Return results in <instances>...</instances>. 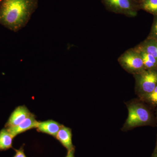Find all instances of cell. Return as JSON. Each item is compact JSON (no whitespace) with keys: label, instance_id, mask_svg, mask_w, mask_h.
I'll use <instances>...</instances> for the list:
<instances>
[{"label":"cell","instance_id":"obj_1","mask_svg":"<svg viewBox=\"0 0 157 157\" xmlns=\"http://www.w3.org/2000/svg\"><path fill=\"white\" fill-rule=\"evenodd\" d=\"M38 0H2L0 25L14 32L24 28L38 6Z\"/></svg>","mask_w":157,"mask_h":157},{"label":"cell","instance_id":"obj_2","mask_svg":"<svg viewBox=\"0 0 157 157\" xmlns=\"http://www.w3.org/2000/svg\"><path fill=\"white\" fill-rule=\"evenodd\" d=\"M128 116L121 130L127 132L137 127L157 125L154 110L138 98L126 102Z\"/></svg>","mask_w":157,"mask_h":157},{"label":"cell","instance_id":"obj_3","mask_svg":"<svg viewBox=\"0 0 157 157\" xmlns=\"http://www.w3.org/2000/svg\"><path fill=\"white\" fill-rule=\"evenodd\" d=\"M133 76L135 94L139 99L151 92L157 86V69L145 70Z\"/></svg>","mask_w":157,"mask_h":157},{"label":"cell","instance_id":"obj_4","mask_svg":"<svg viewBox=\"0 0 157 157\" xmlns=\"http://www.w3.org/2000/svg\"><path fill=\"white\" fill-rule=\"evenodd\" d=\"M118 61L124 70L133 75L145 70L142 59L135 48L125 52L119 57Z\"/></svg>","mask_w":157,"mask_h":157},{"label":"cell","instance_id":"obj_5","mask_svg":"<svg viewBox=\"0 0 157 157\" xmlns=\"http://www.w3.org/2000/svg\"><path fill=\"white\" fill-rule=\"evenodd\" d=\"M105 8L116 14H124L129 17L137 15L140 10L139 4L133 0H101Z\"/></svg>","mask_w":157,"mask_h":157},{"label":"cell","instance_id":"obj_6","mask_svg":"<svg viewBox=\"0 0 157 157\" xmlns=\"http://www.w3.org/2000/svg\"><path fill=\"white\" fill-rule=\"evenodd\" d=\"M31 114L32 113L25 105L18 106L11 113L5 127L6 128H9L16 126Z\"/></svg>","mask_w":157,"mask_h":157},{"label":"cell","instance_id":"obj_7","mask_svg":"<svg viewBox=\"0 0 157 157\" xmlns=\"http://www.w3.org/2000/svg\"><path fill=\"white\" fill-rule=\"evenodd\" d=\"M39 124V121H38L36 119L35 115L32 113L29 116L26 118L18 125L7 129L14 137L17 135L23 133L28 130L33 128H37Z\"/></svg>","mask_w":157,"mask_h":157},{"label":"cell","instance_id":"obj_8","mask_svg":"<svg viewBox=\"0 0 157 157\" xmlns=\"http://www.w3.org/2000/svg\"><path fill=\"white\" fill-rule=\"evenodd\" d=\"M55 137L68 151L74 149L72 142V130L70 128L62 125Z\"/></svg>","mask_w":157,"mask_h":157},{"label":"cell","instance_id":"obj_9","mask_svg":"<svg viewBox=\"0 0 157 157\" xmlns=\"http://www.w3.org/2000/svg\"><path fill=\"white\" fill-rule=\"evenodd\" d=\"M62 125V124L56 121L49 120L39 122L36 129L39 132L56 137Z\"/></svg>","mask_w":157,"mask_h":157},{"label":"cell","instance_id":"obj_10","mask_svg":"<svg viewBox=\"0 0 157 157\" xmlns=\"http://www.w3.org/2000/svg\"><path fill=\"white\" fill-rule=\"evenodd\" d=\"M135 48L138 52L142 59L145 70L157 69V60L154 57L144 51L137 45Z\"/></svg>","mask_w":157,"mask_h":157},{"label":"cell","instance_id":"obj_11","mask_svg":"<svg viewBox=\"0 0 157 157\" xmlns=\"http://www.w3.org/2000/svg\"><path fill=\"white\" fill-rule=\"evenodd\" d=\"M14 138L8 129H2L0 131V150H6L12 147Z\"/></svg>","mask_w":157,"mask_h":157},{"label":"cell","instance_id":"obj_12","mask_svg":"<svg viewBox=\"0 0 157 157\" xmlns=\"http://www.w3.org/2000/svg\"><path fill=\"white\" fill-rule=\"evenodd\" d=\"M137 46L157 60V40L147 38Z\"/></svg>","mask_w":157,"mask_h":157},{"label":"cell","instance_id":"obj_13","mask_svg":"<svg viewBox=\"0 0 157 157\" xmlns=\"http://www.w3.org/2000/svg\"><path fill=\"white\" fill-rule=\"evenodd\" d=\"M140 9L157 16V0H142L139 3Z\"/></svg>","mask_w":157,"mask_h":157},{"label":"cell","instance_id":"obj_14","mask_svg":"<svg viewBox=\"0 0 157 157\" xmlns=\"http://www.w3.org/2000/svg\"><path fill=\"white\" fill-rule=\"evenodd\" d=\"M139 99L155 111L157 107V86L151 92Z\"/></svg>","mask_w":157,"mask_h":157},{"label":"cell","instance_id":"obj_15","mask_svg":"<svg viewBox=\"0 0 157 157\" xmlns=\"http://www.w3.org/2000/svg\"><path fill=\"white\" fill-rule=\"evenodd\" d=\"M147 39L157 40V16H155L150 32Z\"/></svg>","mask_w":157,"mask_h":157},{"label":"cell","instance_id":"obj_16","mask_svg":"<svg viewBox=\"0 0 157 157\" xmlns=\"http://www.w3.org/2000/svg\"><path fill=\"white\" fill-rule=\"evenodd\" d=\"M15 152L16 153L13 157H27L22 147H21L19 149L15 150Z\"/></svg>","mask_w":157,"mask_h":157},{"label":"cell","instance_id":"obj_17","mask_svg":"<svg viewBox=\"0 0 157 157\" xmlns=\"http://www.w3.org/2000/svg\"><path fill=\"white\" fill-rule=\"evenodd\" d=\"M66 157H74V149L68 151Z\"/></svg>","mask_w":157,"mask_h":157},{"label":"cell","instance_id":"obj_18","mask_svg":"<svg viewBox=\"0 0 157 157\" xmlns=\"http://www.w3.org/2000/svg\"><path fill=\"white\" fill-rule=\"evenodd\" d=\"M151 157H157V135L156 142L155 147V149L154 150L152 154Z\"/></svg>","mask_w":157,"mask_h":157},{"label":"cell","instance_id":"obj_19","mask_svg":"<svg viewBox=\"0 0 157 157\" xmlns=\"http://www.w3.org/2000/svg\"><path fill=\"white\" fill-rule=\"evenodd\" d=\"M155 116L156 119L157 123V107L155 109Z\"/></svg>","mask_w":157,"mask_h":157},{"label":"cell","instance_id":"obj_20","mask_svg":"<svg viewBox=\"0 0 157 157\" xmlns=\"http://www.w3.org/2000/svg\"><path fill=\"white\" fill-rule=\"evenodd\" d=\"M133 1H135V2L137 3V4H139V3H140L141 1H142V0H133Z\"/></svg>","mask_w":157,"mask_h":157},{"label":"cell","instance_id":"obj_21","mask_svg":"<svg viewBox=\"0 0 157 157\" xmlns=\"http://www.w3.org/2000/svg\"><path fill=\"white\" fill-rule=\"evenodd\" d=\"M2 0H0V5H1V3H2Z\"/></svg>","mask_w":157,"mask_h":157}]
</instances>
